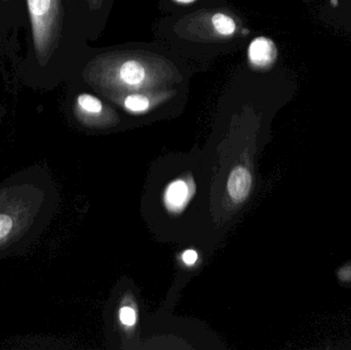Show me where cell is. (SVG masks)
<instances>
[{"label":"cell","instance_id":"2e32d148","mask_svg":"<svg viewBox=\"0 0 351 350\" xmlns=\"http://www.w3.org/2000/svg\"><path fill=\"white\" fill-rule=\"evenodd\" d=\"M176 2H178V3H182V4H190L193 3L195 0H175Z\"/></svg>","mask_w":351,"mask_h":350},{"label":"cell","instance_id":"30bf717a","mask_svg":"<svg viewBox=\"0 0 351 350\" xmlns=\"http://www.w3.org/2000/svg\"><path fill=\"white\" fill-rule=\"evenodd\" d=\"M0 14L5 16L20 30L26 26L25 0H0Z\"/></svg>","mask_w":351,"mask_h":350},{"label":"cell","instance_id":"8992f818","mask_svg":"<svg viewBox=\"0 0 351 350\" xmlns=\"http://www.w3.org/2000/svg\"><path fill=\"white\" fill-rule=\"evenodd\" d=\"M104 110V105L98 97L90 92H80L74 97L72 102V111L76 118L88 121L98 117Z\"/></svg>","mask_w":351,"mask_h":350},{"label":"cell","instance_id":"8fae6325","mask_svg":"<svg viewBox=\"0 0 351 350\" xmlns=\"http://www.w3.org/2000/svg\"><path fill=\"white\" fill-rule=\"evenodd\" d=\"M212 24L216 32L222 36H231L237 31V23L231 16L222 12H217L213 16Z\"/></svg>","mask_w":351,"mask_h":350},{"label":"cell","instance_id":"6da1fadb","mask_svg":"<svg viewBox=\"0 0 351 350\" xmlns=\"http://www.w3.org/2000/svg\"><path fill=\"white\" fill-rule=\"evenodd\" d=\"M70 0H25V51L12 63L14 77L39 92L55 88L68 67Z\"/></svg>","mask_w":351,"mask_h":350},{"label":"cell","instance_id":"ba28073f","mask_svg":"<svg viewBox=\"0 0 351 350\" xmlns=\"http://www.w3.org/2000/svg\"><path fill=\"white\" fill-rule=\"evenodd\" d=\"M191 188L183 179H178L168 185L165 191L164 201L171 212H180L191 199Z\"/></svg>","mask_w":351,"mask_h":350},{"label":"cell","instance_id":"4fadbf2b","mask_svg":"<svg viewBox=\"0 0 351 350\" xmlns=\"http://www.w3.org/2000/svg\"><path fill=\"white\" fill-rule=\"evenodd\" d=\"M337 277L339 281L343 284H351V264L344 265L337 271Z\"/></svg>","mask_w":351,"mask_h":350},{"label":"cell","instance_id":"9a60e30c","mask_svg":"<svg viewBox=\"0 0 351 350\" xmlns=\"http://www.w3.org/2000/svg\"><path fill=\"white\" fill-rule=\"evenodd\" d=\"M2 72V65L0 64V74H1ZM4 114H5V109L3 108V106H2L1 103H0V125H1L2 123V119H3Z\"/></svg>","mask_w":351,"mask_h":350},{"label":"cell","instance_id":"52a82bcc","mask_svg":"<svg viewBox=\"0 0 351 350\" xmlns=\"http://www.w3.org/2000/svg\"><path fill=\"white\" fill-rule=\"evenodd\" d=\"M20 29L10 18L0 14V55L8 57L10 61L18 57V36Z\"/></svg>","mask_w":351,"mask_h":350},{"label":"cell","instance_id":"7a4b0ae2","mask_svg":"<svg viewBox=\"0 0 351 350\" xmlns=\"http://www.w3.org/2000/svg\"><path fill=\"white\" fill-rule=\"evenodd\" d=\"M56 191L45 166H28L0 182V262L26 252L47 229Z\"/></svg>","mask_w":351,"mask_h":350},{"label":"cell","instance_id":"5bb4252c","mask_svg":"<svg viewBox=\"0 0 351 350\" xmlns=\"http://www.w3.org/2000/svg\"><path fill=\"white\" fill-rule=\"evenodd\" d=\"M182 258H183V261L185 264L193 265L194 263L197 261L198 255L194 250H187L184 252Z\"/></svg>","mask_w":351,"mask_h":350},{"label":"cell","instance_id":"7c38bea8","mask_svg":"<svg viewBox=\"0 0 351 350\" xmlns=\"http://www.w3.org/2000/svg\"><path fill=\"white\" fill-rule=\"evenodd\" d=\"M119 320L125 326L133 327L137 322V314H136L135 310L129 306L121 308L119 312Z\"/></svg>","mask_w":351,"mask_h":350},{"label":"cell","instance_id":"3957f363","mask_svg":"<svg viewBox=\"0 0 351 350\" xmlns=\"http://www.w3.org/2000/svg\"><path fill=\"white\" fill-rule=\"evenodd\" d=\"M110 82L119 90L129 92L143 90L156 82V75L146 62L141 59L123 60L111 71Z\"/></svg>","mask_w":351,"mask_h":350},{"label":"cell","instance_id":"9c48e42d","mask_svg":"<svg viewBox=\"0 0 351 350\" xmlns=\"http://www.w3.org/2000/svg\"><path fill=\"white\" fill-rule=\"evenodd\" d=\"M166 94H148V92H131L123 99V106L132 113H144L149 110L160 96Z\"/></svg>","mask_w":351,"mask_h":350},{"label":"cell","instance_id":"5b68a950","mask_svg":"<svg viewBox=\"0 0 351 350\" xmlns=\"http://www.w3.org/2000/svg\"><path fill=\"white\" fill-rule=\"evenodd\" d=\"M252 188V175L247 168L237 166L231 171L227 181L229 197L235 203H243L249 197Z\"/></svg>","mask_w":351,"mask_h":350},{"label":"cell","instance_id":"277c9868","mask_svg":"<svg viewBox=\"0 0 351 350\" xmlns=\"http://www.w3.org/2000/svg\"><path fill=\"white\" fill-rule=\"evenodd\" d=\"M247 57L252 66L263 69L274 63L278 57V51L271 39L260 36L252 41L247 49Z\"/></svg>","mask_w":351,"mask_h":350}]
</instances>
